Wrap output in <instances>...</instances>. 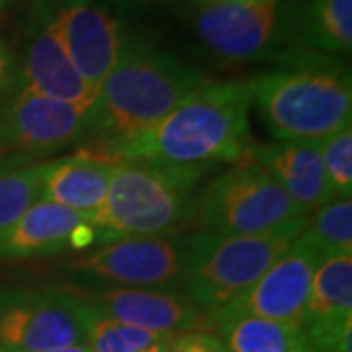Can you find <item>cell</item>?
<instances>
[{"label":"cell","instance_id":"obj_32","mask_svg":"<svg viewBox=\"0 0 352 352\" xmlns=\"http://www.w3.org/2000/svg\"><path fill=\"white\" fill-rule=\"evenodd\" d=\"M6 4H8V0H0V16L6 10Z\"/></svg>","mask_w":352,"mask_h":352},{"label":"cell","instance_id":"obj_4","mask_svg":"<svg viewBox=\"0 0 352 352\" xmlns=\"http://www.w3.org/2000/svg\"><path fill=\"white\" fill-rule=\"evenodd\" d=\"M217 168L147 159L116 161L104 204L90 215V223L96 229V245L186 229L200 182Z\"/></svg>","mask_w":352,"mask_h":352},{"label":"cell","instance_id":"obj_25","mask_svg":"<svg viewBox=\"0 0 352 352\" xmlns=\"http://www.w3.org/2000/svg\"><path fill=\"white\" fill-rule=\"evenodd\" d=\"M314 352H352V311L303 325Z\"/></svg>","mask_w":352,"mask_h":352},{"label":"cell","instance_id":"obj_24","mask_svg":"<svg viewBox=\"0 0 352 352\" xmlns=\"http://www.w3.org/2000/svg\"><path fill=\"white\" fill-rule=\"evenodd\" d=\"M321 163L333 200L352 196V126L321 139Z\"/></svg>","mask_w":352,"mask_h":352},{"label":"cell","instance_id":"obj_21","mask_svg":"<svg viewBox=\"0 0 352 352\" xmlns=\"http://www.w3.org/2000/svg\"><path fill=\"white\" fill-rule=\"evenodd\" d=\"M344 311H352V254L333 256L315 268L302 327Z\"/></svg>","mask_w":352,"mask_h":352},{"label":"cell","instance_id":"obj_30","mask_svg":"<svg viewBox=\"0 0 352 352\" xmlns=\"http://www.w3.org/2000/svg\"><path fill=\"white\" fill-rule=\"evenodd\" d=\"M45 352H90L88 346L82 342V344H71V346H61V349H51V351Z\"/></svg>","mask_w":352,"mask_h":352},{"label":"cell","instance_id":"obj_23","mask_svg":"<svg viewBox=\"0 0 352 352\" xmlns=\"http://www.w3.org/2000/svg\"><path fill=\"white\" fill-rule=\"evenodd\" d=\"M166 335L133 327L92 309L85 344L90 352H141Z\"/></svg>","mask_w":352,"mask_h":352},{"label":"cell","instance_id":"obj_29","mask_svg":"<svg viewBox=\"0 0 352 352\" xmlns=\"http://www.w3.org/2000/svg\"><path fill=\"white\" fill-rule=\"evenodd\" d=\"M175 335H166L163 339H159L157 342H153L151 346H147L145 351L141 352H168L170 351V342H173Z\"/></svg>","mask_w":352,"mask_h":352},{"label":"cell","instance_id":"obj_33","mask_svg":"<svg viewBox=\"0 0 352 352\" xmlns=\"http://www.w3.org/2000/svg\"><path fill=\"white\" fill-rule=\"evenodd\" d=\"M247 2H280V0H247Z\"/></svg>","mask_w":352,"mask_h":352},{"label":"cell","instance_id":"obj_8","mask_svg":"<svg viewBox=\"0 0 352 352\" xmlns=\"http://www.w3.org/2000/svg\"><path fill=\"white\" fill-rule=\"evenodd\" d=\"M196 36L208 53L223 63L270 61L280 67L307 55L292 50L286 28V4L214 0L198 8Z\"/></svg>","mask_w":352,"mask_h":352},{"label":"cell","instance_id":"obj_12","mask_svg":"<svg viewBox=\"0 0 352 352\" xmlns=\"http://www.w3.org/2000/svg\"><path fill=\"white\" fill-rule=\"evenodd\" d=\"M319 261L302 241L289 245V249L272 264L251 288L245 289L233 302L204 315L201 327L215 329L233 319L254 317L302 327L307 294Z\"/></svg>","mask_w":352,"mask_h":352},{"label":"cell","instance_id":"obj_15","mask_svg":"<svg viewBox=\"0 0 352 352\" xmlns=\"http://www.w3.org/2000/svg\"><path fill=\"white\" fill-rule=\"evenodd\" d=\"M245 157L261 164L307 215L333 200L321 163V141H251Z\"/></svg>","mask_w":352,"mask_h":352},{"label":"cell","instance_id":"obj_28","mask_svg":"<svg viewBox=\"0 0 352 352\" xmlns=\"http://www.w3.org/2000/svg\"><path fill=\"white\" fill-rule=\"evenodd\" d=\"M25 6L28 14H53L57 0H14Z\"/></svg>","mask_w":352,"mask_h":352},{"label":"cell","instance_id":"obj_19","mask_svg":"<svg viewBox=\"0 0 352 352\" xmlns=\"http://www.w3.org/2000/svg\"><path fill=\"white\" fill-rule=\"evenodd\" d=\"M227 352H314L302 327L243 317L215 327Z\"/></svg>","mask_w":352,"mask_h":352},{"label":"cell","instance_id":"obj_11","mask_svg":"<svg viewBox=\"0 0 352 352\" xmlns=\"http://www.w3.org/2000/svg\"><path fill=\"white\" fill-rule=\"evenodd\" d=\"M129 0H57L55 30L69 59L98 92L126 47Z\"/></svg>","mask_w":352,"mask_h":352},{"label":"cell","instance_id":"obj_31","mask_svg":"<svg viewBox=\"0 0 352 352\" xmlns=\"http://www.w3.org/2000/svg\"><path fill=\"white\" fill-rule=\"evenodd\" d=\"M190 2H192V4H196V6L200 8V6H206V4L214 2V0H190Z\"/></svg>","mask_w":352,"mask_h":352},{"label":"cell","instance_id":"obj_17","mask_svg":"<svg viewBox=\"0 0 352 352\" xmlns=\"http://www.w3.org/2000/svg\"><path fill=\"white\" fill-rule=\"evenodd\" d=\"M87 221L90 215L45 200L34 201L12 226L0 231V261L59 254L69 249L73 231Z\"/></svg>","mask_w":352,"mask_h":352},{"label":"cell","instance_id":"obj_1","mask_svg":"<svg viewBox=\"0 0 352 352\" xmlns=\"http://www.w3.org/2000/svg\"><path fill=\"white\" fill-rule=\"evenodd\" d=\"M252 96L254 76L208 80L147 131L82 149L112 161L235 164L251 145Z\"/></svg>","mask_w":352,"mask_h":352},{"label":"cell","instance_id":"obj_34","mask_svg":"<svg viewBox=\"0 0 352 352\" xmlns=\"http://www.w3.org/2000/svg\"><path fill=\"white\" fill-rule=\"evenodd\" d=\"M0 352H6V351H2V349H0Z\"/></svg>","mask_w":352,"mask_h":352},{"label":"cell","instance_id":"obj_27","mask_svg":"<svg viewBox=\"0 0 352 352\" xmlns=\"http://www.w3.org/2000/svg\"><path fill=\"white\" fill-rule=\"evenodd\" d=\"M18 88V59L6 39L0 36V98Z\"/></svg>","mask_w":352,"mask_h":352},{"label":"cell","instance_id":"obj_13","mask_svg":"<svg viewBox=\"0 0 352 352\" xmlns=\"http://www.w3.org/2000/svg\"><path fill=\"white\" fill-rule=\"evenodd\" d=\"M18 59V88L90 110L96 90L75 69L55 30L53 14H28Z\"/></svg>","mask_w":352,"mask_h":352},{"label":"cell","instance_id":"obj_3","mask_svg":"<svg viewBox=\"0 0 352 352\" xmlns=\"http://www.w3.org/2000/svg\"><path fill=\"white\" fill-rule=\"evenodd\" d=\"M252 106L276 141H321L351 124V69L339 57L309 55L256 75Z\"/></svg>","mask_w":352,"mask_h":352},{"label":"cell","instance_id":"obj_10","mask_svg":"<svg viewBox=\"0 0 352 352\" xmlns=\"http://www.w3.org/2000/svg\"><path fill=\"white\" fill-rule=\"evenodd\" d=\"M87 118L82 108L14 90L0 98V161L39 163L82 143Z\"/></svg>","mask_w":352,"mask_h":352},{"label":"cell","instance_id":"obj_2","mask_svg":"<svg viewBox=\"0 0 352 352\" xmlns=\"http://www.w3.org/2000/svg\"><path fill=\"white\" fill-rule=\"evenodd\" d=\"M206 82L208 78L198 69L176 55L129 36L88 110L80 147L106 145L147 131Z\"/></svg>","mask_w":352,"mask_h":352},{"label":"cell","instance_id":"obj_16","mask_svg":"<svg viewBox=\"0 0 352 352\" xmlns=\"http://www.w3.org/2000/svg\"><path fill=\"white\" fill-rule=\"evenodd\" d=\"M116 161L78 147L59 161H45L39 200L94 215L104 204Z\"/></svg>","mask_w":352,"mask_h":352},{"label":"cell","instance_id":"obj_26","mask_svg":"<svg viewBox=\"0 0 352 352\" xmlns=\"http://www.w3.org/2000/svg\"><path fill=\"white\" fill-rule=\"evenodd\" d=\"M168 352H227L219 337L204 329H194L173 337Z\"/></svg>","mask_w":352,"mask_h":352},{"label":"cell","instance_id":"obj_7","mask_svg":"<svg viewBox=\"0 0 352 352\" xmlns=\"http://www.w3.org/2000/svg\"><path fill=\"white\" fill-rule=\"evenodd\" d=\"M190 231L122 237L80 251L67 272L88 288L178 289L188 263Z\"/></svg>","mask_w":352,"mask_h":352},{"label":"cell","instance_id":"obj_18","mask_svg":"<svg viewBox=\"0 0 352 352\" xmlns=\"http://www.w3.org/2000/svg\"><path fill=\"white\" fill-rule=\"evenodd\" d=\"M292 50L342 57L352 50V0H294L286 4Z\"/></svg>","mask_w":352,"mask_h":352},{"label":"cell","instance_id":"obj_22","mask_svg":"<svg viewBox=\"0 0 352 352\" xmlns=\"http://www.w3.org/2000/svg\"><path fill=\"white\" fill-rule=\"evenodd\" d=\"M43 163L0 161V231L10 227L25 210L39 200Z\"/></svg>","mask_w":352,"mask_h":352},{"label":"cell","instance_id":"obj_6","mask_svg":"<svg viewBox=\"0 0 352 352\" xmlns=\"http://www.w3.org/2000/svg\"><path fill=\"white\" fill-rule=\"evenodd\" d=\"M307 214L261 164L243 157L198 188L188 217L190 233L258 235Z\"/></svg>","mask_w":352,"mask_h":352},{"label":"cell","instance_id":"obj_9","mask_svg":"<svg viewBox=\"0 0 352 352\" xmlns=\"http://www.w3.org/2000/svg\"><path fill=\"white\" fill-rule=\"evenodd\" d=\"M92 307L71 286L0 289V349L45 352L87 340Z\"/></svg>","mask_w":352,"mask_h":352},{"label":"cell","instance_id":"obj_20","mask_svg":"<svg viewBox=\"0 0 352 352\" xmlns=\"http://www.w3.org/2000/svg\"><path fill=\"white\" fill-rule=\"evenodd\" d=\"M298 239L314 252L319 264L333 256L352 254L351 198L331 200L307 215Z\"/></svg>","mask_w":352,"mask_h":352},{"label":"cell","instance_id":"obj_14","mask_svg":"<svg viewBox=\"0 0 352 352\" xmlns=\"http://www.w3.org/2000/svg\"><path fill=\"white\" fill-rule=\"evenodd\" d=\"M96 314L159 335L201 329L204 314L180 289L71 286Z\"/></svg>","mask_w":352,"mask_h":352},{"label":"cell","instance_id":"obj_5","mask_svg":"<svg viewBox=\"0 0 352 352\" xmlns=\"http://www.w3.org/2000/svg\"><path fill=\"white\" fill-rule=\"evenodd\" d=\"M305 221L307 217L258 235L190 233L184 294L204 315L221 309L288 251Z\"/></svg>","mask_w":352,"mask_h":352}]
</instances>
